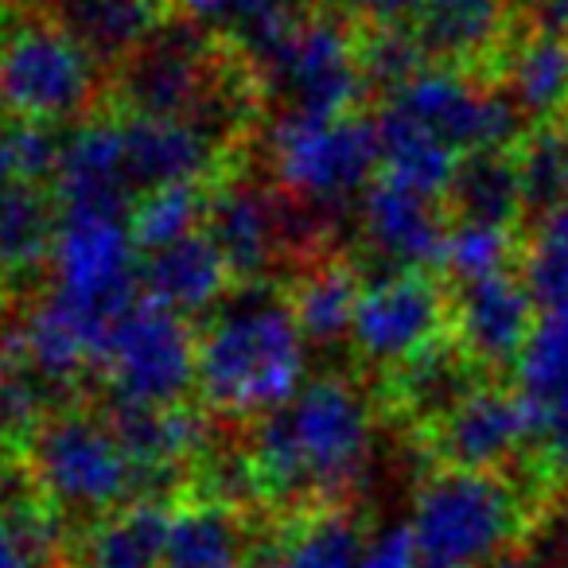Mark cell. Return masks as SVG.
I'll list each match as a JSON object with an SVG mask.
<instances>
[{"label": "cell", "mask_w": 568, "mask_h": 568, "mask_svg": "<svg viewBox=\"0 0 568 568\" xmlns=\"http://www.w3.org/2000/svg\"><path fill=\"white\" fill-rule=\"evenodd\" d=\"M308 339L293 296L253 281L199 332V394L226 417H268L304 389Z\"/></svg>", "instance_id": "obj_1"}, {"label": "cell", "mask_w": 568, "mask_h": 568, "mask_svg": "<svg viewBox=\"0 0 568 568\" xmlns=\"http://www.w3.org/2000/svg\"><path fill=\"white\" fill-rule=\"evenodd\" d=\"M371 444L374 413L363 389L343 378H316L261 417L250 459L268 495L327 498L355 487L371 464Z\"/></svg>", "instance_id": "obj_2"}, {"label": "cell", "mask_w": 568, "mask_h": 568, "mask_svg": "<svg viewBox=\"0 0 568 568\" xmlns=\"http://www.w3.org/2000/svg\"><path fill=\"white\" fill-rule=\"evenodd\" d=\"M552 510L557 498L529 464L521 483L510 471L440 467L413 498L409 529L420 568H498Z\"/></svg>", "instance_id": "obj_3"}, {"label": "cell", "mask_w": 568, "mask_h": 568, "mask_svg": "<svg viewBox=\"0 0 568 568\" xmlns=\"http://www.w3.org/2000/svg\"><path fill=\"white\" fill-rule=\"evenodd\" d=\"M48 268L51 301L105 335L113 320L141 301V245L133 214L59 206V234Z\"/></svg>", "instance_id": "obj_4"}, {"label": "cell", "mask_w": 568, "mask_h": 568, "mask_svg": "<svg viewBox=\"0 0 568 568\" xmlns=\"http://www.w3.org/2000/svg\"><path fill=\"white\" fill-rule=\"evenodd\" d=\"M28 467L43 503L67 514H105L141 503V471L121 448L110 417L63 409L28 440Z\"/></svg>", "instance_id": "obj_5"}, {"label": "cell", "mask_w": 568, "mask_h": 568, "mask_svg": "<svg viewBox=\"0 0 568 568\" xmlns=\"http://www.w3.org/2000/svg\"><path fill=\"white\" fill-rule=\"evenodd\" d=\"M102 59L63 20H24L0 36V110L24 125H63L90 110Z\"/></svg>", "instance_id": "obj_6"}, {"label": "cell", "mask_w": 568, "mask_h": 568, "mask_svg": "<svg viewBox=\"0 0 568 568\" xmlns=\"http://www.w3.org/2000/svg\"><path fill=\"white\" fill-rule=\"evenodd\" d=\"M261 90L284 113L343 118L371 87L363 71V43L339 17H296L257 59Z\"/></svg>", "instance_id": "obj_7"}, {"label": "cell", "mask_w": 568, "mask_h": 568, "mask_svg": "<svg viewBox=\"0 0 568 568\" xmlns=\"http://www.w3.org/2000/svg\"><path fill=\"white\" fill-rule=\"evenodd\" d=\"M273 175L284 195L304 206H343L363 199L382 175L378 125L355 113L343 118H301L284 113L273 136Z\"/></svg>", "instance_id": "obj_8"}, {"label": "cell", "mask_w": 568, "mask_h": 568, "mask_svg": "<svg viewBox=\"0 0 568 568\" xmlns=\"http://www.w3.org/2000/svg\"><path fill=\"white\" fill-rule=\"evenodd\" d=\"M98 371L121 405H183L199 386V332L156 301H136L105 332Z\"/></svg>", "instance_id": "obj_9"}, {"label": "cell", "mask_w": 568, "mask_h": 568, "mask_svg": "<svg viewBox=\"0 0 568 568\" xmlns=\"http://www.w3.org/2000/svg\"><path fill=\"white\" fill-rule=\"evenodd\" d=\"M386 105L440 136L459 156L514 152L534 129L503 87H487L471 71L448 63H428L417 79L394 90Z\"/></svg>", "instance_id": "obj_10"}, {"label": "cell", "mask_w": 568, "mask_h": 568, "mask_svg": "<svg viewBox=\"0 0 568 568\" xmlns=\"http://www.w3.org/2000/svg\"><path fill=\"white\" fill-rule=\"evenodd\" d=\"M118 94L129 113L141 118H195L222 141L234 121V102L214 82V59L203 36L191 28L160 32L136 55L125 59Z\"/></svg>", "instance_id": "obj_11"}, {"label": "cell", "mask_w": 568, "mask_h": 568, "mask_svg": "<svg viewBox=\"0 0 568 568\" xmlns=\"http://www.w3.org/2000/svg\"><path fill=\"white\" fill-rule=\"evenodd\" d=\"M444 339H452V288L433 273L402 268L363 284L351 343L366 363L397 371Z\"/></svg>", "instance_id": "obj_12"}, {"label": "cell", "mask_w": 568, "mask_h": 568, "mask_svg": "<svg viewBox=\"0 0 568 568\" xmlns=\"http://www.w3.org/2000/svg\"><path fill=\"white\" fill-rule=\"evenodd\" d=\"M534 436L537 417L518 389L487 378L428 425V452L452 471H510L514 459L529 456Z\"/></svg>", "instance_id": "obj_13"}, {"label": "cell", "mask_w": 568, "mask_h": 568, "mask_svg": "<svg viewBox=\"0 0 568 568\" xmlns=\"http://www.w3.org/2000/svg\"><path fill=\"white\" fill-rule=\"evenodd\" d=\"M534 327L537 304L521 268L490 281L452 284V339L479 374H514Z\"/></svg>", "instance_id": "obj_14"}, {"label": "cell", "mask_w": 568, "mask_h": 568, "mask_svg": "<svg viewBox=\"0 0 568 568\" xmlns=\"http://www.w3.org/2000/svg\"><path fill=\"white\" fill-rule=\"evenodd\" d=\"M358 222L371 253L386 261V273H402V268L433 273L444 265L452 226H444L440 199L378 175L358 199Z\"/></svg>", "instance_id": "obj_15"}, {"label": "cell", "mask_w": 568, "mask_h": 568, "mask_svg": "<svg viewBox=\"0 0 568 568\" xmlns=\"http://www.w3.org/2000/svg\"><path fill=\"white\" fill-rule=\"evenodd\" d=\"M206 237L219 245L230 273L237 281H261L276 261L281 245L301 242L293 230V203L253 187V183H230L214 191L206 203Z\"/></svg>", "instance_id": "obj_16"}, {"label": "cell", "mask_w": 568, "mask_h": 568, "mask_svg": "<svg viewBox=\"0 0 568 568\" xmlns=\"http://www.w3.org/2000/svg\"><path fill=\"white\" fill-rule=\"evenodd\" d=\"M129 175L136 191L160 187H203L219 168V136L195 118H141L121 121Z\"/></svg>", "instance_id": "obj_17"}, {"label": "cell", "mask_w": 568, "mask_h": 568, "mask_svg": "<svg viewBox=\"0 0 568 568\" xmlns=\"http://www.w3.org/2000/svg\"><path fill=\"white\" fill-rule=\"evenodd\" d=\"M110 425L121 448L141 471V503H164L168 490L180 479V467L206 444L203 413L187 405H121L113 402Z\"/></svg>", "instance_id": "obj_18"}, {"label": "cell", "mask_w": 568, "mask_h": 568, "mask_svg": "<svg viewBox=\"0 0 568 568\" xmlns=\"http://www.w3.org/2000/svg\"><path fill=\"white\" fill-rule=\"evenodd\" d=\"M133 175H129L121 125L87 121L63 136L55 168V203L67 211L133 214Z\"/></svg>", "instance_id": "obj_19"}, {"label": "cell", "mask_w": 568, "mask_h": 568, "mask_svg": "<svg viewBox=\"0 0 568 568\" xmlns=\"http://www.w3.org/2000/svg\"><path fill=\"white\" fill-rule=\"evenodd\" d=\"M510 0H417L409 28L428 59L448 67L498 63L510 43Z\"/></svg>", "instance_id": "obj_20"}, {"label": "cell", "mask_w": 568, "mask_h": 568, "mask_svg": "<svg viewBox=\"0 0 568 568\" xmlns=\"http://www.w3.org/2000/svg\"><path fill=\"white\" fill-rule=\"evenodd\" d=\"M230 281H234V273H230L219 245L206 237V230L141 253L144 301L164 304L180 316L219 308L230 293Z\"/></svg>", "instance_id": "obj_21"}, {"label": "cell", "mask_w": 568, "mask_h": 568, "mask_svg": "<svg viewBox=\"0 0 568 568\" xmlns=\"http://www.w3.org/2000/svg\"><path fill=\"white\" fill-rule=\"evenodd\" d=\"M498 87L526 113L529 125L568 121V43L552 36L518 32L495 63Z\"/></svg>", "instance_id": "obj_22"}, {"label": "cell", "mask_w": 568, "mask_h": 568, "mask_svg": "<svg viewBox=\"0 0 568 568\" xmlns=\"http://www.w3.org/2000/svg\"><path fill=\"white\" fill-rule=\"evenodd\" d=\"M456 222H483V226L518 230L526 219V191L514 152H471L459 156L456 180L444 199Z\"/></svg>", "instance_id": "obj_23"}, {"label": "cell", "mask_w": 568, "mask_h": 568, "mask_svg": "<svg viewBox=\"0 0 568 568\" xmlns=\"http://www.w3.org/2000/svg\"><path fill=\"white\" fill-rule=\"evenodd\" d=\"M245 557H250V534L237 506L211 498L172 510L160 568H245Z\"/></svg>", "instance_id": "obj_24"}, {"label": "cell", "mask_w": 568, "mask_h": 568, "mask_svg": "<svg viewBox=\"0 0 568 568\" xmlns=\"http://www.w3.org/2000/svg\"><path fill=\"white\" fill-rule=\"evenodd\" d=\"M374 125H378V144H382V175L444 203L452 180H456L459 152L448 149L440 136L420 129L417 121H409L394 105H382Z\"/></svg>", "instance_id": "obj_25"}, {"label": "cell", "mask_w": 568, "mask_h": 568, "mask_svg": "<svg viewBox=\"0 0 568 568\" xmlns=\"http://www.w3.org/2000/svg\"><path fill=\"white\" fill-rule=\"evenodd\" d=\"M63 24L98 59H129L164 32L160 0H67Z\"/></svg>", "instance_id": "obj_26"}, {"label": "cell", "mask_w": 568, "mask_h": 568, "mask_svg": "<svg viewBox=\"0 0 568 568\" xmlns=\"http://www.w3.org/2000/svg\"><path fill=\"white\" fill-rule=\"evenodd\" d=\"M59 234L55 195L36 183H9L0 187V273L20 276L48 265Z\"/></svg>", "instance_id": "obj_27"}, {"label": "cell", "mask_w": 568, "mask_h": 568, "mask_svg": "<svg viewBox=\"0 0 568 568\" xmlns=\"http://www.w3.org/2000/svg\"><path fill=\"white\" fill-rule=\"evenodd\" d=\"M172 510L160 503H129L105 514L87 537V568H160Z\"/></svg>", "instance_id": "obj_28"}, {"label": "cell", "mask_w": 568, "mask_h": 568, "mask_svg": "<svg viewBox=\"0 0 568 568\" xmlns=\"http://www.w3.org/2000/svg\"><path fill=\"white\" fill-rule=\"evenodd\" d=\"M479 382H487V374H479L471 363L464 358V351L456 347V339L436 343L433 351L417 355L413 363L397 366L394 371V389L397 402L409 413H420L425 425L440 420L452 405L464 394H471Z\"/></svg>", "instance_id": "obj_29"}, {"label": "cell", "mask_w": 568, "mask_h": 568, "mask_svg": "<svg viewBox=\"0 0 568 568\" xmlns=\"http://www.w3.org/2000/svg\"><path fill=\"white\" fill-rule=\"evenodd\" d=\"M67 389H59L51 378H43L24 358L17 339V327L0 339V436H28L32 440L59 409Z\"/></svg>", "instance_id": "obj_30"}, {"label": "cell", "mask_w": 568, "mask_h": 568, "mask_svg": "<svg viewBox=\"0 0 568 568\" xmlns=\"http://www.w3.org/2000/svg\"><path fill=\"white\" fill-rule=\"evenodd\" d=\"M514 389L537 425L568 409V316H537V327L514 366Z\"/></svg>", "instance_id": "obj_31"}, {"label": "cell", "mask_w": 568, "mask_h": 568, "mask_svg": "<svg viewBox=\"0 0 568 568\" xmlns=\"http://www.w3.org/2000/svg\"><path fill=\"white\" fill-rule=\"evenodd\" d=\"M366 541L371 537L355 514L320 510L276 545L273 568H358Z\"/></svg>", "instance_id": "obj_32"}, {"label": "cell", "mask_w": 568, "mask_h": 568, "mask_svg": "<svg viewBox=\"0 0 568 568\" xmlns=\"http://www.w3.org/2000/svg\"><path fill=\"white\" fill-rule=\"evenodd\" d=\"M358 296H363V284H358L355 268L347 265H320L312 268L301 281V288L293 293V312L301 320V332L308 343H339L351 339V324H355Z\"/></svg>", "instance_id": "obj_33"}, {"label": "cell", "mask_w": 568, "mask_h": 568, "mask_svg": "<svg viewBox=\"0 0 568 568\" xmlns=\"http://www.w3.org/2000/svg\"><path fill=\"white\" fill-rule=\"evenodd\" d=\"M521 281L541 316H568V203L534 219L521 250Z\"/></svg>", "instance_id": "obj_34"}, {"label": "cell", "mask_w": 568, "mask_h": 568, "mask_svg": "<svg viewBox=\"0 0 568 568\" xmlns=\"http://www.w3.org/2000/svg\"><path fill=\"white\" fill-rule=\"evenodd\" d=\"M180 9L187 12L191 24L230 36L253 59L296 20L288 12V0H180Z\"/></svg>", "instance_id": "obj_35"}, {"label": "cell", "mask_w": 568, "mask_h": 568, "mask_svg": "<svg viewBox=\"0 0 568 568\" xmlns=\"http://www.w3.org/2000/svg\"><path fill=\"white\" fill-rule=\"evenodd\" d=\"M521 250H526V242L518 237V230L483 226V222H456L448 230L440 268L448 273L452 284L490 281V276L518 273Z\"/></svg>", "instance_id": "obj_36"}, {"label": "cell", "mask_w": 568, "mask_h": 568, "mask_svg": "<svg viewBox=\"0 0 568 568\" xmlns=\"http://www.w3.org/2000/svg\"><path fill=\"white\" fill-rule=\"evenodd\" d=\"M526 191V211L534 219L568 203L565 195V125H534L526 141L514 149Z\"/></svg>", "instance_id": "obj_37"}, {"label": "cell", "mask_w": 568, "mask_h": 568, "mask_svg": "<svg viewBox=\"0 0 568 568\" xmlns=\"http://www.w3.org/2000/svg\"><path fill=\"white\" fill-rule=\"evenodd\" d=\"M206 203H211V195H203V187L149 191V195L133 206V234H136L141 253L160 250V245H168V242H180V237H187V234H199L206 222Z\"/></svg>", "instance_id": "obj_38"}, {"label": "cell", "mask_w": 568, "mask_h": 568, "mask_svg": "<svg viewBox=\"0 0 568 568\" xmlns=\"http://www.w3.org/2000/svg\"><path fill=\"white\" fill-rule=\"evenodd\" d=\"M428 67V55L420 48V40L413 36V28L405 24H389V28H374V36L363 43V71L366 82L386 94L402 90L409 79H417Z\"/></svg>", "instance_id": "obj_39"}, {"label": "cell", "mask_w": 568, "mask_h": 568, "mask_svg": "<svg viewBox=\"0 0 568 568\" xmlns=\"http://www.w3.org/2000/svg\"><path fill=\"white\" fill-rule=\"evenodd\" d=\"M526 464L557 503H568V409L552 413L537 425Z\"/></svg>", "instance_id": "obj_40"}, {"label": "cell", "mask_w": 568, "mask_h": 568, "mask_svg": "<svg viewBox=\"0 0 568 568\" xmlns=\"http://www.w3.org/2000/svg\"><path fill=\"white\" fill-rule=\"evenodd\" d=\"M358 568H420L417 541H413L409 521H389L378 534H371Z\"/></svg>", "instance_id": "obj_41"}, {"label": "cell", "mask_w": 568, "mask_h": 568, "mask_svg": "<svg viewBox=\"0 0 568 568\" xmlns=\"http://www.w3.org/2000/svg\"><path fill=\"white\" fill-rule=\"evenodd\" d=\"M498 568H568V541L552 529V514L526 545L510 552Z\"/></svg>", "instance_id": "obj_42"}, {"label": "cell", "mask_w": 568, "mask_h": 568, "mask_svg": "<svg viewBox=\"0 0 568 568\" xmlns=\"http://www.w3.org/2000/svg\"><path fill=\"white\" fill-rule=\"evenodd\" d=\"M351 9L363 20H371L374 28H389V24H405L417 12V0H347Z\"/></svg>", "instance_id": "obj_43"}, {"label": "cell", "mask_w": 568, "mask_h": 568, "mask_svg": "<svg viewBox=\"0 0 568 568\" xmlns=\"http://www.w3.org/2000/svg\"><path fill=\"white\" fill-rule=\"evenodd\" d=\"M0 568H43L32 545L20 537V529L0 514Z\"/></svg>", "instance_id": "obj_44"}, {"label": "cell", "mask_w": 568, "mask_h": 568, "mask_svg": "<svg viewBox=\"0 0 568 568\" xmlns=\"http://www.w3.org/2000/svg\"><path fill=\"white\" fill-rule=\"evenodd\" d=\"M24 180V168H20V149H17V125L0 129V187Z\"/></svg>", "instance_id": "obj_45"}, {"label": "cell", "mask_w": 568, "mask_h": 568, "mask_svg": "<svg viewBox=\"0 0 568 568\" xmlns=\"http://www.w3.org/2000/svg\"><path fill=\"white\" fill-rule=\"evenodd\" d=\"M565 195H568V121H565Z\"/></svg>", "instance_id": "obj_46"}, {"label": "cell", "mask_w": 568, "mask_h": 568, "mask_svg": "<svg viewBox=\"0 0 568 568\" xmlns=\"http://www.w3.org/2000/svg\"><path fill=\"white\" fill-rule=\"evenodd\" d=\"M24 4H67V0H24Z\"/></svg>", "instance_id": "obj_47"}]
</instances>
